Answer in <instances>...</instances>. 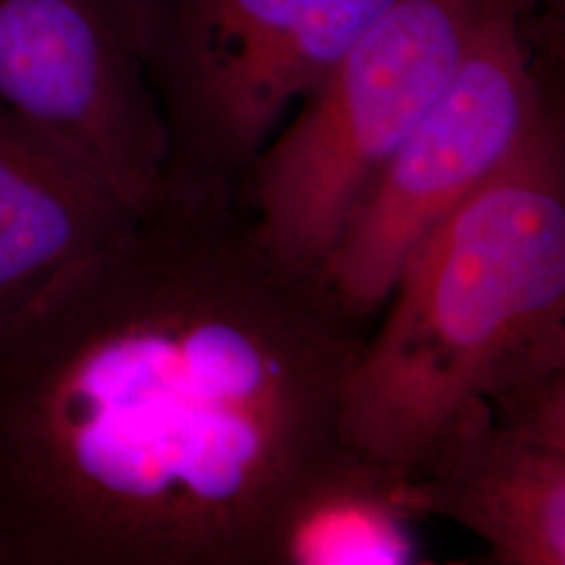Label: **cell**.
Wrapping results in <instances>:
<instances>
[{
  "label": "cell",
  "mask_w": 565,
  "mask_h": 565,
  "mask_svg": "<svg viewBox=\"0 0 565 565\" xmlns=\"http://www.w3.org/2000/svg\"><path fill=\"white\" fill-rule=\"evenodd\" d=\"M530 49L543 51L565 72V0H532L522 15Z\"/></svg>",
  "instance_id": "cell-11"
},
{
  "label": "cell",
  "mask_w": 565,
  "mask_h": 565,
  "mask_svg": "<svg viewBox=\"0 0 565 565\" xmlns=\"http://www.w3.org/2000/svg\"><path fill=\"white\" fill-rule=\"evenodd\" d=\"M565 321V102L404 264L352 369L343 443L417 476L467 406Z\"/></svg>",
  "instance_id": "cell-2"
},
{
  "label": "cell",
  "mask_w": 565,
  "mask_h": 565,
  "mask_svg": "<svg viewBox=\"0 0 565 565\" xmlns=\"http://www.w3.org/2000/svg\"><path fill=\"white\" fill-rule=\"evenodd\" d=\"M396 0H145L163 181L242 193L287 116Z\"/></svg>",
  "instance_id": "cell-4"
},
{
  "label": "cell",
  "mask_w": 565,
  "mask_h": 565,
  "mask_svg": "<svg viewBox=\"0 0 565 565\" xmlns=\"http://www.w3.org/2000/svg\"><path fill=\"white\" fill-rule=\"evenodd\" d=\"M135 212L78 153L0 105V324L111 242Z\"/></svg>",
  "instance_id": "cell-8"
},
{
  "label": "cell",
  "mask_w": 565,
  "mask_h": 565,
  "mask_svg": "<svg viewBox=\"0 0 565 565\" xmlns=\"http://www.w3.org/2000/svg\"><path fill=\"white\" fill-rule=\"evenodd\" d=\"M497 0L455 76L371 184L321 275L361 319H377L425 237L520 149L548 90L532 67L522 15Z\"/></svg>",
  "instance_id": "cell-5"
},
{
  "label": "cell",
  "mask_w": 565,
  "mask_h": 565,
  "mask_svg": "<svg viewBox=\"0 0 565 565\" xmlns=\"http://www.w3.org/2000/svg\"><path fill=\"white\" fill-rule=\"evenodd\" d=\"M425 518L478 536L499 565H565V450L467 406L413 476Z\"/></svg>",
  "instance_id": "cell-7"
},
{
  "label": "cell",
  "mask_w": 565,
  "mask_h": 565,
  "mask_svg": "<svg viewBox=\"0 0 565 565\" xmlns=\"http://www.w3.org/2000/svg\"><path fill=\"white\" fill-rule=\"evenodd\" d=\"M486 403L501 424L565 450V321L525 354Z\"/></svg>",
  "instance_id": "cell-10"
},
{
  "label": "cell",
  "mask_w": 565,
  "mask_h": 565,
  "mask_svg": "<svg viewBox=\"0 0 565 565\" xmlns=\"http://www.w3.org/2000/svg\"><path fill=\"white\" fill-rule=\"evenodd\" d=\"M371 327L243 193L163 182L0 324V565H266Z\"/></svg>",
  "instance_id": "cell-1"
},
{
  "label": "cell",
  "mask_w": 565,
  "mask_h": 565,
  "mask_svg": "<svg viewBox=\"0 0 565 565\" xmlns=\"http://www.w3.org/2000/svg\"><path fill=\"white\" fill-rule=\"evenodd\" d=\"M497 0H396L285 121L243 200L266 245L323 270L352 214L459 70Z\"/></svg>",
  "instance_id": "cell-3"
},
{
  "label": "cell",
  "mask_w": 565,
  "mask_h": 565,
  "mask_svg": "<svg viewBox=\"0 0 565 565\" xmlns=\"http://www.w3.org/2000/svg\"><path fill=\"white\" fill-rule=\"evenodd\" d=\"M413 478L343 445L294 494L266 565L425 564Z\"/></svg>",
  "instance_id": "cell-9"
},
{
  "label": "cell",
  "mask_w": 565,
  "mask_h": 565,
  "mask_svg": "<svg viewBox=\"0 0 565 565\" xmlns=\"http://www.w3.org/2000/svg\"><path fill=\"white\" fill-rule=\"evenodd\" d=\"M0 105L132 205L162 189L170 147L147 65L145 0H0Z\"/></svg>",
  "instance_id": "cell-6"
}]
</instances>
